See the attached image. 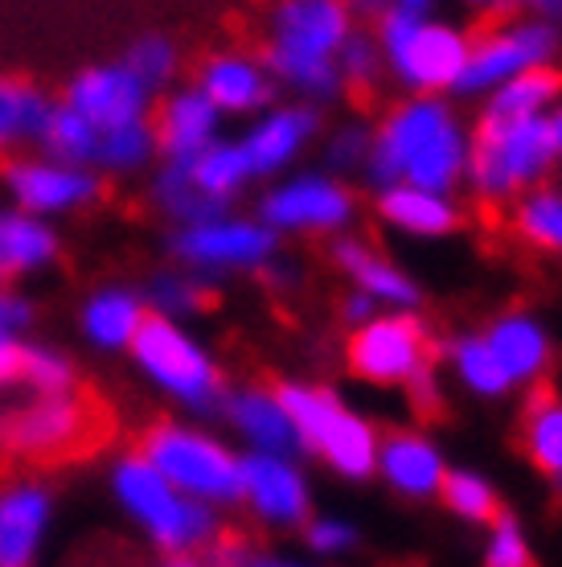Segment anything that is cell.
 I'll return each mask as SVG.
<instances>
[{
  "instance_id": "83f0119b",
  "label": "cell",
  "mask_w": 562,
  "mask_h": 567,
  "mask_svg": "<svg viewBox=\"0 0 562 567\" xmlns=\"http://www.w3.org/2000/svg\"><path fill=\"white\" fill-rule=\"evenodd\" d=\"M54 251L58 243L42 223L21 218V214H0V284L33 264H45Z\"/></svg>"
},
{
  "instance_id": "74e56055",
  "label": "cell",
  "mask_w": 562,
  "mask_h": 567,
  "mask_svg": "<svg viewBox=\"0 0 562 567\" xmlns=\"http://www.w3.org/2000/svg\"><path fill=\"white\" fill-rule=\"evenodd\" d=\"M148 128L144 124H127V128H115V132H98V148L95 156H103L107 165H140L144 156H148Z\"/></svg>"
},
{
  "instance_id": "c3c4849f",
  "label": "cell",
  "mask_w": 562,
  "mask_h": 567,
  "mask_svg": "<svg viewBox=\"0 0 562 567\" xmlns=\"http://www.w3.org/2000/svg\"><path fill=\"white\" fill-rule=\"evenodd\" d=\"M165 567H201V564H194V559H173V564H165Z\"/></svg>"
},
{
  "instance_id": "4316f807",
  "label": "cell",
  "mask_w": 562,
  "mask_h": 567,
  "mask_svg": "<svg viewBox=\"0 0 562 567\" xmlns=\"http://www.w3.org/2000/svg\"><path fill=\"white\" fill-rule=\"evenodd\" d=\"M559 100H562V71L538 66V71H525L518 79H509L506 86H497V95H492L489 107L480 115H492V120H534V115L554 112Z\"/></svg>"
},
{
  "instance_id": "2e32d148",
  "label": "cell",
  "mask_w": 562,
  "mask_h": 567,
  "mask_svg": "<svg viewBox=\"0 0 562 567\" xmlns=\"http://www.w3.org/2000/svg\"><path fill=\"white\" fill-rule=\"evenodd\" d=\"M173 251L194 264H263L275 251V235L251 223H206L177 235Z\"/></svg>"
},
{
  "instance_id": "44dd1931",
  "label": "cell",
  "mask_w": 562,
  "mask_h": 567,
  "mask_svg": "<svg viewBox=\"0 0 562 567\" xmlns=\"http://www.w3.org/2000/svg\"><path fill=\"white\" fill-rule=\"evenodd\" d=\"M521 453L550 482H562V403L554 399L550 383L530 386L525 420H521Z\"/></svg>"
},
{
  "instance_id": "603a6c76",
  "label": "cell",
  "mask_w": 562,
  "mask_h": 567,
  "mask_svg": "<svg viewBox=\"0 0 562 567\" xmlns=\"http://www.w3.org/2000/svg\"><path fill=\"white\" fill-rule=\"evenodd\" d=\"M378 214L398 230L410 235H451L465 227V214L456 210L451 202L427 189H410V185H391L378 194Z\"/></svg>"
},
{
  "instance_id": "7a4b0ae2",
  "label": "cell",
  "mask_w": 562,
  "mask_h": 567,
  "mask_svg": "<svg viewBox=\"0 0 562 567\" xmlns=\"http://www.w3.org/2000/svg\"><path fill=\"white\" fill-rule=\"evenodd\" d=\"M370 182L391 189L407 182L410 189L444 194L465 173L468 144L456 115L436 100L398 103L378 136L370 141Z\"/></svg>"
},
{
  "instance_id": "d6a6232c",
  "label": "cell",
  "mask_w": 562,
  "mask_h": 567,
  "mask_svg": "<svg viewBox=\"0 0 562 567\" xmlns=\"http://www.w3.org/2000/svg\"><path fill=\"white\" fill-rule=\"evenodd\" d=\"M439 497L448 502V511H456L468 523H492L501 514V502L489 489V482H480L477 473H444L439 482Z\"/></svg>"
},
{
  "instance_id": "8992f818",
  "label": "cell",
  "mask_w": 562,
  "mask_h": 567,
  "mask_svg": "<svg viewBox=\"0 0 562 567\" xmlns=\"http://www.w3.org/2000/svg\"><path fill=\"white\" fill-rule=\"evenodd\" d=\"M431 13L427 4H394L382 9L378 42L386 50V62L394 74L415 91H444L456 86L468 62V33L465 29L423 21Z\"/></svg>"
},
{
  "instance_id": "d590c367",
  "label": "cell",
  "mask_w": 562,
  "mask_h": 567,
  "mask_svg": "<svg viewBox=\"0 0 562 567\" xmlns=\"http://www.w3.org/2000/svg\"><path fill=\"white\" fill-rule=\"evenodd\" d=\"M485 567H538L534 555H530V543L521 535L518 518L509 511H501L492 518V543H489Z\"/></svg>"
},
{
  "instance_id": "4dcf8cb0",
  "label": "cell",
  "mask_w": 562,
  "mask_h": 567,
  "mask_svg": "<svg viewBox=\"0 0 562 567\" xmlns=\"http://www.w3.org/2000/svg\"><path fill=\"white\" fill-rule=\"evenodd\" d=\"M140 321H144L140 305H136V297H127V292H103L86 309V329L103 346H124V341H132Z\"/></svg>"
},
{
  "instance_id": "7402d4cb",
  "label": "cell",
  "mask_w": 562,
  "mask_h": 567,
  "mask_svg": "<svg viewBox=\"0 0 562 567\" xmlns=\"http://www.w3.org/2000/svg\"><path fill=\"white\" fill-rule=\"evenodd\" d=\"M226 412H230V420L239 424V432L251 440L254 449H263V456H280L300 449V436L288 424V415L280 412V403L271 399V391H259V386L235 391V395L226 399Z\"/></svg>"
},
{
  "instance_id": "f35d334b",
  "label": "cell",
  "mask_w": 562,
  "mask_h": 567,
  "mask_svg": "<svg viewBox=\"0 0 562 567\" xmlns=\"http://www.w3.org/2000/svg\"><path fill=\"white\" fill-rule=\"evenodd\" d=\"M25 383H33L45 395H66L74 386V367L45 350H25Z\"/></svg>"
},
{
  "instance_id": "ab89813d",
  "label": "cell",
  "mask_w": 562,
  "mask_h": 567,
  "mask_svg": "<svg viewBox=\"0 0 562 567\" xmlns=\"http://www.w3.org/2000/svg\"><path fill=\"white\" fill-rule=\"evenodd\" d=\"M153 297L160 300L169 312H177V309H210V305H218V297H214V292H206L201 284L173 280V276H160V280L153 284Z\"/></svg>"
},
{
  "instance_id": "d4e9b609",
  "label": "cell",
  "mask_w": 562,
  "mask_h": 567,
  "mask_svg": "<svg viewBox=\"0 0 562 567\" xmlns=\"http://www.w3.org/2000/svg\"><path fill=\"white\" fill-rule=\"evenodd\" d=\"M316 132V115L304 112V107H292V112H275L263 124L254 128L242 144V156H247V169L251 173H271L280 169L283 161H292L300 153V144Z\"/></svg>"
},
{
  "instance_id": "9a60e30c",
  "label": "cell",
  "mask_w": 562,
  "mask_h": 567,
  "mask_svg": "<svg viewBox=\"0 0 562 567\" xmlns=\"http://www.w3.org/2000/svg\"><path fill=\"white\" fill-rule=\"evenodd\" d=\"M140 83L127 71H86L71 86V112L83 115L91 128L115 132L127 124H140Z\"/></svg>"
},
{
  "instance_id": "6da1fadb",
  "label": "cell",
  "mask_w": 562,
  "mask_h": 567,
  "mask_svg": "<svg viewBox=\"0 0 562 567\" xmlns=\"http://www.w3.org/2000/svg\"><path fill=\"white\" fill-rule=\"evenodd\" d=\"M119 436V412L98 386L74 383L33 408L0 412V465L66 468L98 456Z\"/></svg>"
},
{
  "instance_id": "9c48e42d",
  "label": "cell",
  "mask_w": 562,
  "mask_h": 567,
  "mask_svg": "<svg viewBox=\"0 0 562 567\" xmlns=\"http://www.w3.org/2000/svg\"><path fill=\"white\" fill-rule=\"evenodd\" d=\"M436 338H431V329L423 326L415 312L366 321L345 341V367H350V374L374 386H407L419 370L436 367Z\"/></svg>"
},
{
  "instance_id": "1f68e13d",
  "label": "cell",
  "mask_w": 562,
  "mask_h": 567,
  "mask_svg": "<svg viewBox=\"0 0 562 567\" xmlns=\"http://www.w3.org/2000/svg\"><path fill=\"white\" fill-rule=\"evenodd\" d=\"M448 354L456 358L460 379H465L472 391H480V395H506L509 386H513L506 379V370L497 367V358L489 354L485 338H456L448 346Z\"/></svg>"
},
{
  "instance_id": "8d00e7d4",
  "label": "cell",
  "mask_w": 562,
  "mask_h": 567,
  "mask_svg": "<svg viewBox=\"0 0 562 567\" xmlns=\"http://www.w3.org/2000/svg\"><path fill=\"white\" fill-rule=\"evenodd\" d=\"M341 66H345V74H350L353 91H370L382 74L378 42H374L370 33H350L345 45H341Z\"/></svg>"
},
{
  "instance_id": "ffe728a7",
  "label": "cell",
  "mask_w": 562,
  "mask_h": 567,
  "mask_svg": "<svg viewBox=\"0 0 562 567\" xmlns=\"http://www.w3.org/2000/svg\"><path fill=\"white\" fill-rule=\"evenodd\" d=\"M197 79H201V95L214 107L226 112H251L259 103L271 100V83L263 79V71L235 54H206L197 58Z\"/></svg>"
},
{
  "instance_id": "b9f144b4",
  "label": "cell",
  "mask_w": 562,
  "mask_h": 567,
  "mask_svg": "<svg viewBox=\"0 0 562 567\" xmlns=\"http://www.w3.org/2000/svg\"><path fill=\"white\" fill-rule=\"evenodd\" d=\"M353 526L337 523V518H321V523H309V543L316 551H345L353 547Z\"/></svg>"
},
{
  "instance_id": "7c38bea8",
  "label": "cell",
  "mask_w": 562,
  "mask_h": 567,
  "mask_svg": "<svg viewBox=\"0 0 562 567\" xmlns=\"http://www.w3.org/2000/svg\"><path fill=\"white\" fill-rule=\"evenodd\" d=\"M353 210L357 206H353V194L345 185L316 182V177L283 185L263 198V218L292 230H337L350 223Z\"/></svg>"
},
{
  "instance_id": "f1b7e54d",
  "label": "cell",
  "mask_w": 562,
  "mask_h": 567,
  "mask_svg": "<svg viewBox=\"0 0 562 567\" xmlns=\"http://www.w3.org/2000/svg\"><path fill=\"white\" fill-rule=\"evenodd\" d=\"M513 230L538 251L562 256V189L538 185L525 198L513 202Z\"/></svg>"
},
{
  "instance_id": "cb8c5ba5",
  "label": "cell",
  "mask_w": 562,
  "mask_h": 567,
  "mask_svg": "<svg viewBox=\"0 0 562 567\" xmlns=\"http://www.w3.org/2000/svg\"><path fill=\"white\" fill-rule=\"evenodd\" d=\"M333 259H337L341 271H350L353 284H362V292L370 300H391V305H419V288L403 276V271L386 264V259L362 239H345L333 247Z\"/></svg>"
},
{
  "instance_id": "ba28073f",
  "label": "cell",
  "mask_w": 562,
  "mask_h": 567,
  "mask_svg": "<svg viewBox=\"0 0 562 567\" xmlns=\"http://www.w3.org/2000/svg\"><path fill=\"white\" fill-rule=\"evenodd\" d=\"M115 489L127 502V511L153 530V539L165 551H189V547H201L206 539L218 535L214 514L206 506H197V502L177 497V489L136 453L115 468Z\"/></svg>"
},
{
  "instance_id": "277c9868",
  "label": "cell",
  "mask_w": 562,
  "mask_h": 567,
  "mask_svg": "<svg viewBox=\"0 0 562 567\" xmlns=\"http://www.w3.org/2000/svg\"><path fill=\"white\" fill-rule=\"evenodd\" d=\"M350 38V13L329 0H304V4H283L268 21V33L259 42V54L271 71L288 79L300 91L312 95H333L337 86L341 45Z\"/></svg>"
},
{
  "instance_id": "f6af8a7d",
  "label": "cell",
  "mask_w": 562,
  "mask_h": 567,
  "mask_svg": "<svg viewBox=\"0 0 562 567\" xmlns=\"http://www.w3.org/2000/svg\"><path fill=\"white\" fill-rule=\"evenodd\" d=\"M341 317L357 326V321H366V317H374V300H370L366 292H353V297L341 300Z\"/></svg>"
},
{
  "instance_id": "836d02e7",
  "label": "cell",
  "mask_w": 562,
  "mask_h": 567,
  "mask_svg": "<svg viewBox=\"0 0 562 567\" xmlns=\"http://www.w3.org/2000/svg\"><path fill=\"white\" fill-rule=\"evenodd\" d=\"M42 136L58 156H71V161L95 156V148H98V132L86 124L83 115H74L71 107H58V112H50Z\"/></svg>"
},
{
  "instance_id": "d6986e66",
  "label": "cell",
  "mask_w": 562,
  "mask_h": 567,
  "mask_svg": "<svg viewBox=\"0 0 562 567\" xmlns=\"http://www.w3.org/2000/svg\"><path fill=\"white\" fill-rule=\"evenodd\" d=\"M50 497L38 485L0 489V567H29L33 547L42 539Z\"/></svg>"
},
{
  "instance_id": "f546056e",
  "label": "cell",
  "mask_w": 562,
  "mask_h": 567,
  "mask_svg": "<svg viewBox=\"0 0 562 567\" xmlns=\"http://www.w3.org/2000/svg\"><path fill=\"white\" fill-rule=\"evenodd\" d=\"M247 156L242 148H230V144H214L201 156L189 161V177H194L197 194H206L210 202L222 206V198H230L242 182H247Z\"/></svg>"
},
{
  "instance_id": "bcb514c9",
  "label": "cell",
  "mask_w": 562,
  "mask_h": 567,
  "mask_svg": "<svg viewBox=\"0 0 562 567\" xmlns=\"http://www.w3.org/2000/svg\"><path fill=\"white\" fill-rule=\"evenodd\" d=\"M550 136H554V156L562 161V100H559V107L550 112Z\"/></svg>"
},
{
  "instance_id": "3957f363",
  "label": "cell",
  "mask_w": 562,
  "mask_h": 567,
  "mask_svg": "<svg viewBox=\"0 0 562 567\" xmlns=\"http://www.w3.org/2000/svg\"><path fill=\"white\" fill-rule=\"evenodd\" d=\"M554 165H559V156H554L547 115H534V120L480 115L465 156L468 182L480 202V218L501 214L506 206L513 210V202L547 182Z\"/></svg>"
},
{
  "instance_id": "7dc6e473",
  "label": "cell",
  "mask_w": 562,
  "mask_h": 567,
  "mask_svg": "<svg viewBox=\"0 0 562 567\" xmlns=\"http://www.w3.org/2000/svg\"><path fill=\"white\" fill-rule=\"evenodd\" d=\"M251 567H295V564H280V559H259V555H254Z\"/></svg>"
},
{
  "instance_id": "5b68a950",
  "label": "cell",
  "mask_w": 562,
  "mask_h": 567,
  "mask_svg": "<svg viewBox=\"0 0 562 567\" xmlns=\"http://www.w3.org/2000/svg\"><path fill=\"white\" fill-rule=\"evenodd\" d=\"M271 399L280 403V412L295 427L300 444L312 449V453H321L337 473H345L353 482H366L370 473L378 468V436H374V427L366 420H357L329 386L275 383L271 386Z\"/></svg>"
},
{
  "instance_id": "30bf717a",
  "label": "cell",
  "mask_w": 562,
  "mask_h": 567,
  "mask_svg": "<svg viewBox=\"0 0 562 567\" xmlns=\"http://www.w3.org/2000/svg\"><path fill=\"white\" fill-rule=\"evenodd\" d=\"M559 50V33L547 21H509V25H472L468 29V62L456 91H485V86L509 83L525 71L547 66Z\"/></svg>"
},
{
  "instance_id": "7bdbcfd3",
  "label": "cell",
  "mask_w": 562,
  "mask_h": 567,
  "mask_svg": "<svg viewBox=\"0 0 562 567\" xmlns=\"http://www.w3.org/2000/svg\"><path fill=\"white\" fill-rule=\"evenodd\" d=\"M17 379H25V350L0 338V386L17 383Z\"/></svg>"
},
{
  "instance_id": "52a82bcc",
  "label": "cell",
  "mask_w": 562,
  "mask_h": 567,
  "mask_svg": "<svg viewBox=\"0 0 562 567\" xmlns=\"http://www.w3.org/2000/svg\"><path fill=\"white\" fill-rule=\"evenodd\" d=\"M136 456L173 485L194 497L210 502H242V473L239 461L218 449L214 440L185 432L169 420H153L136 436Z\"/></svg>"
},
{
  "instance_id": "e0dca14e",
  "label": "cell",
  "mask_w": 562,
  "mask_h": 567,
  "mask_svg": "<svg viewBox=\"0 0 562 567\" xmlns=\"http://www.w3.org/2000/svg\"><path fill=\"white\" fill-rule=\"evenodd\" d=\"M378 468L386 473V482L407 497H436L439 482L448 473L436 444L423 440L419 432H403V427L378 440Z\"/></svg>"
},
{
  "instance_id": "ee69618b",
  "label": "cell",
  "mask_w": 562,
  "mask_h": 567,
  "mask_svg": "<svg viewBox=\"0 0 562 567\" xmlns=\"http://www.w3.org/2000/svg\"><path fill=\"white\" fill-rule=\"evenodd\" d=\"M362 153H370V141H366V132H345L337 144H333V161L337 165H353V161H362Z\"/></svg>"
},
{
  "instance_id": "60d3db41",
  "label": "cell",
  "mask_w": 562,
  "mask_h": 567,
  "mask_svg": "<svg viewBox=\"0 0 562 567\" xmlns=\"http://www.w3.org/2000/svg\"><path fill=\"white\" fill-rule=\"evenodd\" d=\"M407 391H410L415 412H419L423 420H439V412H444V395H439V386H436V367L419 370V374L407 383Z\"/></svg>"
},
{
  "instance_id": "5bb4252c",
  "label": "cell",
  "mask_w": 562,
  "mask_h": 567,
  "mask_svg": "<svg viewBox=\"0 0 562 567\" xmlns=\"http://www.w3.org/2000/svg\"><path fill=\"white\" fill-rule=\"evenodd\" d=\"M489 354L497 358V367L506 370L509 383H547L550 370V338L542 333L530 312H506L489 326V333H480Z\"/></svg>"
},
{
  "instance_id": "8fae6325",
  "label": "cell",
  "mask_w": 562,
  "mask_h": 567,
  "mask_svg": "<svg viewBox=\"0 0 562 567\" xmlns=\"http://www.w3.org/2000/svg\"><path fill=\"white\" fill-rule=\"evenodd\" d=\"M132 350L156 383H165L173 395L189 399L194 408H214L222 395V379L210 367V358L201 354L169 317H160V312L144 317L136 338H132Z\"/></svg>"
},
{
  "instance_id": "ac0fdd59",
  "label": "cell",
  "mask_w": 562,
  "mask_h": 567,
  "mask_svg": "<svg viewBox=\"0 0 562 567\" xmlns=\"http://www.w3.org/2000/svg\"><path fill=\"white\" fill-rule=\"evenodd\" d=\"M165 153H173V161H194L214 132V103L197 91L185 95H169L153 107V120L144 124Z\"/></svg>"
},
{
  "instance_id": "484cf974",
  "label": "cell",
  "mask_w": 562,
  "mask_h": 567,
  "mask_svg": "<svg viewBox=\"0 0 562 567\" xmlns=\"http://www.w3.org/2000/svg\"><path fill=\"white\" fill-rule=\"evenodd\" d=\"M4 173L13 182L17 198L33 210H62V206H79L98 194V185L83 173L45 169V165H4Z\"/></svg>"
},
{
  "instance_id": "e575fe53",
  "label": "cell",
  "mask_w": 562,
  "mask_h": 567,
  "mask_svg": "<svg viewBox=\"0 0 562 567\" xmlns=\"http://www.w3.org/2000/svg\"><path fill=\"white\" fill-rule=\"evenodd\" d=\"M177 71V45L169 38H140V42L127 50V74L140 86L165 83L169 74Z\"/></svg>"
},
{
  "instance_id": "4fadbf2b",
  "label": "cell",
  "mask_w": 562,
  "mask_h": 567,
  "mask_svg": "<svg viewBox=\"0 0 562 567\" xmlns=\"http://www.w3.org/2000/svg\"><path fill=\"white\" fill-rule=\"evenodd\" d=\"M242 473V497L251 502V511L271 526H300L309 518V489L300 482L288 461L280 456H247L239 461Z\"/></svg>"
}]
</instances>
